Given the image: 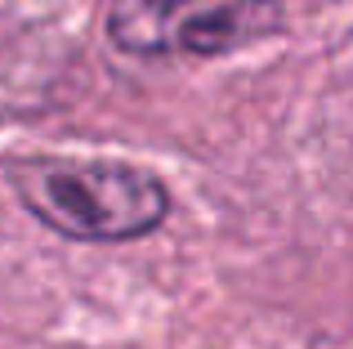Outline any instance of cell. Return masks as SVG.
Returning a JSON list of instances; mask_svg holds the SVG:
<instances>
[{
    "mask_svg": "<svg viewBox=\"0 0 353 349\" xmlns=\"http://www.w3.org/2000/svg\"><path fill=\"white\" fill-rule=\"evenodd\" d=\"M9 188L27 215L72 242H134L157 233L170 215L161 174L112 157H14Z\"/></svg>",
    "mask_w": 353,
    "mask_h": 349,
    "instance_id": "6da1fadb",
    "label": "cell"
},
{
    "mask_svg": "<svg viewBox=\"0 0 353 349\" xmlns=\"http://www.w3.org/2000/svg\"><path fill=\"white\" fill-rule=\"evenodd\" d=\"M277 0H112L108 41L134 59H219L277 36Z\"/></svg>",
    "mask_w": 353,
    "mask_h": 349,
    "instance_id": "7a4b0ae2",
    "label": "cell"
}]
</instances>
